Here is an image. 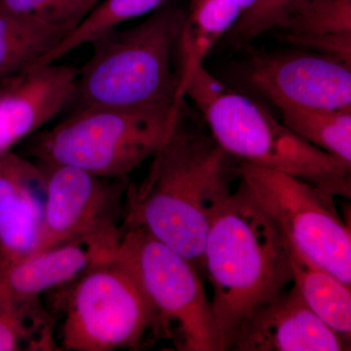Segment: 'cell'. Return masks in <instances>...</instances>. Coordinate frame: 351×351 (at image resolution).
Here are the masks:
<instances>
[{
    "mask_svg": "<svg viewBox=\"0 0 351 351\" xmlns=\"http://www.w3.org/2000/svg\"><path fill=\"white\" fill-rule=\"evenodd\" d=\"M71 32L0 7V82L31 68Z\"/></svg>",
    "mask_w": 351,
    "mask_h": 351,
    "instance_id": "obj_18",
    "label": "cell"
},
{
    "mask_svg": "<svg viewBox=\"0 0 351 351\" xmlns=\"http://www.w3.org/2000/svg\"><path fill=\"white\" fill-rule=\"evenodd\" d=\"M78 71L52 63L0 82V154L34 135L73 101Z\"/></svg>",
    "mask_w": 351,
    "mask_h": 351,
    "instance_id": "obj_11",
    "label": "cell"
},
{
    "mask_svg": "<svg viewBox=\"0 0 351 351\" xmlns=\"http://www.w3.org/2000/svg\"><path fill=\"white\" fill-rule=\"evenodd\" d=\"M53 323L39 298L17 299L0 287V351L58 350Z\"/></svg>",
    "mask_w": 351,
    "mask_h": 351,
    "instance_id": "obj_19",
    "label": "cell"
},
{
    "mask_svg": "<svg viewBox=\"0 0 351 351\" xmlns=\"http://www.w3.org/2000/svg\"><path fill=\"white\" fill-rule=\"evenodd\" d=\"M38 164L45 175V208L29 256L80 242L103 258L113 257L125 233L128 177L105 179L73 166Z\"/></svg>",
    "mask_w": 351,
    "mask_h": 351,
    "instance_id": "obj_9",
    "label": "cell"
},
{
    "mask_svg": "<svg viewBox=\"0 0 351 351\" xmlns=\"http://www.w3.org/2000/svg\"><path fill=\"white\" fill-rule=\"evenodd\" d=\"M99 2L100 0H0V7L73 31Z\"/></svg>",
    "mask_w": 351,
    "mask_h": 351,
    "instance_id": "obj_23",
    "label": "cell"
},
{
    "mask_svg": "<svg viewBox=\"0 0 351 351\" xmlns=\"http://www.w3.org/2000/svg\"><path fill=\"white\" fill-rule=\"evenodd\" d=\"M182 107L78 108L27 147L38 163L73 166L105 179L127 178L167 140Z\"/></svg>",
    "mask_w": 351,
    "mask_h": 351,
    "instance_id": "obj_5",
    "label": "cell"
},
{
    "mask_svg": "<svg viewBox=\"0 0 351 351\" xmlns=\"http://www.w3.org/2000/svg\"><path fill=\"white\" fill-rule=\"evenodd\" d=\"M117 255L137 274L157 319L158 338L182 351H226L197 269L144 228L125 230Z\"/></svg>",
    "mask_w": 351,
    "mask_h": 351,
    "instance_id": "obj_7",
    "label": "cell"
},
{
    "mask_svg": "<svg viewBox=\"0 0 351 351\" xmlns=\"http://www.w3.org/2000/svg\"><path fill=\"white\" fill-rule=\"evenodd\" d=\"M237 172L289 245L350 286V226L341 219L335 195L294 176L249 163L239 162Z\"/></svg>",
    "mask_w": 351,
    "mask_h": 351,
    "instance_id": "obj_8",
    "label": "cell"
},
{
    "mask_svg": "<svg viewBox=\"0 0 351 351\" xmlns=\"http://www.w3.org/2000/svg\"><path fill=\"white\" fill-rule=\"evenodd\" d=\"M277 34L299 49L351 64V0H323Z\"/></svg>",
    "mask_w": 351,
    "mask_h": 351,
    "instance_id": "obj_16",
    "label": "cell"
},
{
    "mask_svg": "<svg viewBox=\"0 0 351 351\" xmlns=\"http://www.w3.org/2000/svg\"><path fill=\"white\" fill-rule=\"evenodd\" d=\"M46 180L39 164L0 154V251L9 261L31 255L43 228Z\"/></svg>",
    "mask_w": 351,
    "mask_h": 351,
    "instance_id": "obj_13",
    "label": "cell"
},
{
    "mask_svg": "<svg viewBox=\"0 0 351 351\" xmlns=\"http://www.w3.org/2000/svg\"><path fill=\"white\" fill-rule=\"evenodd\" d=\"M62 328V350H135L147 334L158 339L154 307L130 263L115 253L80 274Z\"/></svg>",
    "mask_w": 351,
    "mask_h": 351,
    "instance_id": "obj_6",
    "label": "cell"
},
{
    "mask_svg": "<svg viewBox=\"0 0 351 351\" xmlns=\"http://www.w3.org/2000/svg\"><path fill=\"white\" fill-rule=\"evenodd\" d=\"M167 0H101L75 29L34 66L55 63L76 48L90 44L101 34L117 29L127 21L147 15Z\"/></svg>",
    "mask_w": 351,
    "mask_h": 351,
    "instance_id": "obj_21",
    "label": "cell"
},
{
    "mask_svg": "<svg viewBox=\"0 0 351 351\" xmlns=\"http://www.w3.org/2000/svg\"><path fill=\"white\" fill-rule=\"evenodd\" d=\"M244 82L276 108L351 106V64L308 50L252 55Z\"/></svg>",
    "mask_w": 351,
    "mask_h": 351,
    "instance_id": "obj_10",
    "label": "cell"
},
{
    "mask_svg": "<svg viewBox=\"0 0 351 351\" xmlns=\"http://www.w3.org/2000/svg\"><path fill=\"white\" fill-rule=\"evenodd\" d=\"M186 16L180 7L164 4L140 24L95 39L91 58L78 71L73 100L80 108L182 107L172 55Z\"/></svg>",
    "mask_w": 351,
    "mask_h": 351,
    "instance_id": "obj_4",
    "label": "cell"
},
{
    "mask_svg": "<svg viewBox=\"0 0 351 351\" xmlns=\"http://www.w3.org/2000/svg\"><path fill=\"white\" fill-rule=\"evenodd\" d=\"M242 10L230 0H193L186 11L177 47L180 53L177 101L184 104L186 88L215 44L234 25Z\"/></svg>",
    "mask_w": 351,
    "mask_h": 351,
    "instance_id": "obj_15",
    "label": "cell"
},
{
    "mask_svg": "<svg viewBox=\"0 0 351 351\" xmlns=\"http://www.w3.org/2000/svg\"><path fill=\"white\" fill-rule=\"evenodd\" d=\"M284 125L295 135L351 165V106L339 108L283 107Z\"/></svg>",
    "mask_w": 351,
    "mask_h": 351,
    "instance_id": "obj_20",
    "label": "cell"
},
{
    "mask_svg": "<svg viewBox=\"0 0 351 351\" xmlns=\"http://www.w3.org/2000/svg\"><path fill=\"white\" fill-rule=\"evenodd\" d=\"M138 186L129 184L124 232L144 228L204 276L210 225L233 191L239 162L209 132L189 123L182 108Z\"/></svg>",
    "mask_w": 351,
    "mask_h": 351,
    "instance_id": "obj_1",
    "label": "cell"
},
{
    "mask_svg": "<svg viewBox=\"0 0 351 351\" xmlns=\"http://www.w3.org/2000/svg\"><path fill=\"white\" fill-rule=\"evenodd\" d=\"M323 0H257L226 34L240 48L269 32H278Z\"/></svg>",
    "mask_w": 351,
    "mask_h": 351,
    "instance_id": "obj_22",
    "label": "cell"
},
{
    "mask_svg": "<svg viewBox=\"0 0 351 351\" xmlns=\"http://www.w3.org/2000/svg\"><path fill=\"white\" fill-rule=\"evenodd\" d=\"M203 262L215 319L230 350L242 322L293 281L288 240L240 178L210 225Z\"/></svg>",
    "mask_w": 351,
    "mask_h": 351,
    "instance_id": "obj_2",
    "label": "cell"
},
{
    "mask_svg": "<svg viewBox=\"0 0 351 351\" xmlns=\"http://www.w3.org/2000/svg\"><path fill=\"white\" fill-rule=\"evenodd\" d=\"M230 350L343 351L350 341L323 323L293 284L242 322Z\"/></svg>",
    "mask_w": 351,
    "mask_h": 351,
    "instance_id": "obj_12",
    "label": "cell"
},
{
    "mask_svg": "<svg viewBox=\"0 0 351 351\" xmlns=\"http://www.w3.org/2000/svg\"><path fill=\"white\" fill-rule=\"evenodd\" d=\"M105 260L80 242L61 245L7 263L0 267V287L17 299H34L71 282L94 263Z\"/></svg>",
    "mask_w": 351,
    "mask_h": 351,
    "instance_id": "obj_14",
    "label": "cell"
},
{
    "mask_svg": "<svg viewBox=\"0 0 351 351\" xmlns=\"http://www.w3.org/2000/svg\"><path fill=\"white\" fill-rule=\"evenodd\" d=\"M0 254H2V253H1V251H0ZM2 255H3V254H2Z\"/></svg>",
    "mask_w": 351,
    "mask_h": 351,
    "instance_id": "obj_26",
    "label": "cell"
},
{
    "mask_svg": "<svg viewBox=\"0 0 351 351\" xmlns=\"http://www.w3.org/2000/svg\"><path fill=\"white\" fill-rule=\"evenodd\" d=\"M100 1H101V0H100Z\"/></svg>",
    "mask_w": 351,
    "mask_h": 351,
    "instance_id": "obj_27",
    "label": "cell"
},
{
    "mask_svg": "<svg viewBox=\"0 0 351 351\" xmlns=\"http://www.w3.org/2000/svg\"><path fill=\"white\" fill-rule=\"evenodd\" d=\"M293 284L302 300L323 323L346 341L351 339L350 286L290 246Z\"/></svg>",
    "mask_w": 351,
    "mask_h": 351,
    "instance_id": "obj_17",
    "label": "cell"
},
{
    "mask_svg": "<svg viewBox=\"0 0 351 351\" xmlns=\"http://www.w3.org/2000/svg\"><path fill=\"white\" fill-rule=\"evenodd\" d=\"M9 261L7 260L5 257H4L2 254H0V267H3V265H5L7 263H8Z\"/></svg>",
    "mask_w": 351,
    "mask_h": 351,
    "instance_id": "obj_25",
    "label": "cell"
},
{
    "mask_svg": "<svg viewBox=\"0 0 351 351\" xmlns=\"http://www.w3.org/2000/svg\"><path fill=\"white\" fill-rule=\"evenodd\" d=\"M230 1L237 4V5L239 6L240 9H241L242 12L244 13L246 12L247 10H249V9H250L251 7L256 3L257 0H230Z\"/></svg>",
    "mask_w": 351,
    "mask_h": 351,
    "instance_id": "obj_24",
    "label": "cell"
},
{
    "mask_svg": "<svg viewBox=\"0 0 351 351\" xmlns=\"http://www.w3.org/2000/svg\"><path fill=\"white\" fill-rule=\"evenodd\" d=\"M215 142L237 162L294 176L350 199L351 165L295 135L249 97L201 66L186 88Z\"/></svg>",
    "mask_w": 351,
    "mask_h": 351,
    "instance_id": "obj_3",
    "label": "cell"
}]
</instances>
